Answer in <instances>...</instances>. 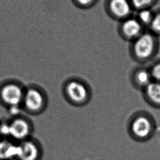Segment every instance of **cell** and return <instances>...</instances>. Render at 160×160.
I'll list each match as a JSON object with an SVG mask.
<instances>
[{
    "label": "cell",
    "mask_w": 160,
    "mask_h": 160,
    "mask_svg": "<svg viewBox=\"0 0 160 160\" xmlns=\"http://www.w3.org/2000/svg\"><path fill=\"white\" fill-rule=\"evenodd\" d=\"M121 31L128 39L134 40L143 33V26L137 18H128L121 25Z\"/></svg>",
    "instance_id": "8"
},
{
    "label": "cell",
    "mask_w": 160,
    "mask_h": 160,
    "mask_svg": "<svg viewBox=\"0 0 160 160\" xmlns=\"http://www.w3.org/2000/svg\"><path fill=\"white\" fill-rule=\"evenodd\" d=\"M109 9L112 15L119 19H127L132 11L130 0H110Z\"/></svg>",
    "instance_id": "9"
},
{
    "label": "cell",
    "mask_w": 160,
    "mask_h": 160,
    "mask_svg": "<svg viewBox=\"0 0 160 160\" xmlns=\"http://www.w3.org/2000/svg\"><path fill=\"white\" fill-rule=\"evenodd\" d=\"M18 155L19 160H39L41 150L39 144L29 139L22 141L18 145Z\"/></svg>",
    "instance_id": "6"
},
{
    "label": "cell",
    "mask_w": 160,
    "mask_h": 160,
    "mask_svg": "<svg viewBox=\"0 0 160 160\" xmlns=\"http://www.w3.org/2000/svg\"><path fill=\"white\" fill-rule=\"evenodd\" d=\"M149 70L152 81L160 82V61L154 64Z\"/></svg>",
    "instance_id": "16"
},
{
    "label": "cell",
    "mask_w": 160,
    "mask_h": 160,
    "mask_svg": "<svg viewBox=\"0 0 160 160\" xmlns=\"http://www.w3.org/2000/svg\"><path fill=\"white\" fill-rule=\"evenodd\" d=\"M149 27L153 34L160 35V11L154 14L153 19Z\"/></svg>",
    "instance_id": "15"
},
{
    "label": "cell",
    "mask_w": 160,
    "mask_h": 160,
    "mask_svg": "<svg viewBox=\"0 0 160 160\" xmlns=\"http://www.w3.org/2000/svg\"><path fill=\"white\" fill-rule=\"evenodd\" d=\"M156 1V0H130L132 7L138 11L142 9L149 8Z\"/></svg>",
    "instance_id": "14"
},
{
    "label": "cell",
    "mask_w": 160,
    "mask_h": 160,
    "mask_svg": "<svg viewBox=\"0 0 160 160\" xmlns=\"http://www.w3.org/2000/svg\"><path fill=\"white\" fill-rule=\"evenodd\" d=\"M142 92L148 104L154 108H160V82L152 81Z\"/></svg>",
    "instance_id": "10"
},
{
    "label": "cell",
    "mask_w": 160,
    "mask_h": 160,
    "mask_svg": "<svg viewBox=\"0 0 160 160\" xmlns=\"http://www.w3.org/2000/svg\"><path fill=\"white\" fill-rule=\"evenodd\" d=\"M95 0H76V2L80 5V6H89L94 2Z\"/></svg>",
    "instance_id": "18"
},
{
    "label": "cell",
    "mask_w": 160,
    "mask_h": 160,
    "mask_svg": "<svg viewBox=\"0 0 160 160\" xmlns=\"http://www.w3.org/2000/svg\"><path fill=\"white\" fill-rule=\"evenodd\" d=\"M9 125V136L22 141L28 138L32 131L30 123L22 118L15 119Z\"/></svg>",
    "instance_id": "7"
},
{
    "label": "cell",
    "mask_w": 160,
    "mask_h": 160,
    "mask_svg": "<svg viewBox=\"0 0 160 160\" xmlns=\"http://www.w3.org/2000/svg\"><path fill=\"white\" fill-rule=\"evenodd\" d=\"M0 133L4 136H9V125L8 124H3L0 126Z\"/></svg>",
    "instance_id": "17"
},
{
    "label": "cell",
    "mask_w": 160,
    "mask_h": 160,
    "mask_svg": "<svg viewBox=\"0 0 160 160\" xmlns=\"http://www.w3.org/2000/svg\"><path fill=\"white\" fill-rule=\"evenodd\" d=\"M64 92L68 100L76 105H82L88 102L90 93L88 87L79 80L67 82L64 87Z\"/></svg>",
    "instance_id": "3"
},
{
    "label": "cell",
    "mask_w": 160,
    "mask_h": 160,
    "mask_svg": "<svg viewBox=\"0 0 160 160\" xmlns=\"http://www.w3.org/2000/svg\"><path fill=\"white\" fill-rule=\"evenodd\" d=\"M24 93L21 87L14 83L5 85L1 89V97L5 103L10 106H18L22 103Z\"/></svg>",
    "instance_id": "5"
},
{
    "label": "cell",
    "mask_w": 160,
    "mask_h": 160,
    "mask_svg": "<svg viewBox=\"0 0 160 160\" xmlns=\"http://www.w3.org/2000/svg\"><path fill=\"white\" fill-rule=\"evenodd\" d=\"M152 81L149 69L139 68L133 72L132 83L136 88L143 91Z\"/></svg>",
    "instance_id": "11"
},
{
    "label": "cell",
    "mask_w": 160,
    "mask_h": 160,
    "mask_svg": "<svg viewBox=\"0 0 160 160\" xmlns=\"http://www.w3.org/2000/svg\"><path fill=\"white\" fill-rule=\"evenodd\" d=\"M158 47V41L152 33H143L134 40L132 51L135 58L147 61L154 56Z\"/></svg>",
    "instance_id": "2"
},
{
    "label": "cell",
    "mask_w": 160,
    "mask_h": 160,
    "mask_svg": "<svg viewBox=\"0 0 160 160\" xmlns=\"http://www.w3.org/2000/svg\"><path fill=\"white\" fill-rule=\"evenodd\" d=\"M156 124L154 119L147 113H139L130 121L129 132L132 138L138 141L149 140L154 136Z\"/></svg>",
    "instance_id": "1"
},
{
    "label": "cell",
    "mask_w": 160,
    "mask_h": 160,
    "mask_svg": "<svg viewBox=\"0 0 160 160\" xmlns=\"http://www.w3.org/2000/svg\"><path fill=\"white\" fill-rule=\"evenodd\" d=\"M19 110H18V106H11L10 109H9V112L12 115H15L18 113Z\"/></svg>",
    "instance_id": "19"
},
{
    "label": "cell",
    "mask_w": 160,
    "mask_h": 160,
    "mask_svg": "<svg viewBox=\"0 0 160 160\" xmlns=\"http://www.w3.org/2000/svg\"><path fill=\"white\" fill-rule=\"evenodd\" d=\"M22 103L28 112L37 114L43 111L46 108L47 99L41 90L33 87L25 92Z\"/></svg>",
    "instance_id": "4"
},
{
    "label": "cell",
    "mask_w": 160,
    "mask_h": 160,
    "mask_svg": "<svg viewBox=\"0 0 160 160\" xmlns=\"http://www.w3.org/2000/svg\"><path fill=\"white\" fill-rule=\"evenodd\" d=\"M154 14L150 8L142 9L139 11L137 19L143 26H149L153 19Z\"/></svg>",
    "instance_id": "13"
},
{
    "label": "cell",
    "mask_w": 160,
    "mask_h": 160,
    "mask_svg": "<svg viewBox=\"0 0 160 160\" xmlns=\"http://www.w3.org/2000/svg\"><path fill=\"white\" fill-rule=\"evenodd\" d=\"M18 152V145H14L8 141H0L1 160H9L13 157H17Z\"/></svg>",
    "instance_id": "12"
}]
</instances>
